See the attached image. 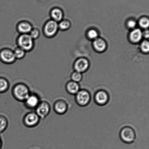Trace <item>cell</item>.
Segmentation results:
<instances>
[{"label": "cell", "instance_id": "obj_1", "mask_svg": "<svg viewBox=\"0 0 149 149\" xmlns=\"http://www.w3.org/2000/svg\"><path fill=\"white\" fill-rule=\"evenodd\" d=\"M11 93L13 97L15 100L23 103L31 92L27 85L23 83H19L13 86Z\"/></svg>", "mask_w": 149, "mask_h": 149}, {"label": "cell", "instance_id": "obj_2", "mask_svg": "<svg viewBox=\"0 0 149 149\" xmlns=\"http://www.w3.org/2000/svg\"><path fill=\"white\" fill-rule=\"evenodd\" d=\"M119 137L121 141L124 143L131 144L135 142L136 140V133L132 127L125 126L121 128L119 132Z\"/></svg>", "mask_w": 149, "mask_h": 149}, {"label": "cell", "instance_id": "obj_3", "mask_svg": "<svg viewBox=\"0 0 149 149\" xmlns=\"http://www.w3.org/2000/svg\"><path fill=\"white\" fill-rule=\"evenodd\" d=\"M17 43L19 47L29 52L33 50L34 47V41L29 34H21L17 37Z\"/></svg>", "mask_w": 149, "mask_h": 149}, {"label": "cell", "instance_id": "obj_4", "mask_svg": "<svg viewBox=\"0 0 149 149\" xmlns=\"http://www.w3.org/2000/svg\"><path fill=\"white\" fill-rule=\"evenodd\" d=\"M76 103L79 106L85 107L90 104L91 95L90 92L86 89H81L75 95Z\"/></svg>", "mask_w": 149, "mask_h": 149}, {"label": "cell", "instance_id": "obj_5", "mask_svg": "<svg viewBox=\"0 0 149 149\" xmlns=\"http://www.w3.org/2000/svg\"><path fill=\"white\" fill-rule=\"evenodd\" d=\"M40 120L36 112L31 111L24 115L23 119V122L26 127L33 128L39 125Z\"/></svg>", "mask_w": 149, "mask_h": 149}, {"label": "cell", "instance_id": "obj_6", "mask_svg": "<svg viewBox=\"0 0 149 149\" xmlns=\"http://www.w3.org/2000/svg\"><path fill=\"white\" fill-rule=\"evenodd\" d=\"M59 30L58 23L50 20L45 23L43 26V31L44 34L46 37L51 38L56 36Z\"/></svg>", "mask_w": 149, "mask_h": 149}, {"label": "cell", "instance_id": "obj_7", "mask_svg": "<svg viewBox=\"0 0 149 149\" xmlns=\"http://www.w3.org/2000/svg\"><path fill=\"white\" fill-rule=\"evenodd\" d=\"M35 110L41 119H44L50 113L51 105L46 101H41Z\"/></svg>", "mask_w": 149, "mask_h": 149}, {"label": "cell", "instance_id": "obj_8", "mask_svg": "<svg viewBox=\"0 0 149 149\" xmlns=\"http://www.w3.org/2000/svg\"><path fill=\"white\" fill-rule=\"evenodd\" d=\"M110 97L108 92L104 90H99L95 92L93 96L95 103L98 106H104L109 102Z\"/></svg>", "mask_w": 149, "mask_h": 149}, {"label": "cell", "instance_id": "obj_9", "mask_svg": "<svg viewBox=\"0 0 149 149\" xmlns=\"http://www.w3.org/2000/svg\"><path fill=\"white\" fill-rule=\"evenodd\" d=\"M53 108L54 111L56 114L63 115L68 112L69 106L68 102L65 99H59L54 102Z\"/></svg>", "mask_w": 149, "mask_h": 149}, {"label": "cell", "instance_id": "obj_10", "mask_svg": "<svg viewBox=\"0 0 149 149\" xmlns=\"http://www.w3.org/2000/svg\"><path fill=\"white\" fill-rule=\"evenodd\" d=\"M16 59L14 52L11 50L5 48L0 51V60L4 64L14 63Z\"/></svg>", "mask_w": 149, "mask_h": 149}, {"label": "cell", "instance_id": "obj_11", "mask_svg": "<svg viewBox=\"0 0 149 149\" xmlns=\"http://www.w3.org/2000/svg\"><path fill=\"white\" fill-rule=\"evenodd\" d=\"M40 101L38 95L36 93L31 92L23 103L27 108L33 110L36 108Z\"/></svg>", "mask_w": 149, "mask_h": 149}, {"label": "cell", "instance_id": "obj_12", "mask_svg": "<svg viewBox=\"0 0 149 149\" xmlns=\"http://www.w3.org/2000/svg\"><path fill=\"white\" fill-rule=\"evenodd\" d=\"M17 30L21 34H29L33 29L31 23L27 21H22L17 24Z\"/></svg>", "mask_w": 149, "mask_h": 149}, {"label": "cell", "instance_id": "obj_13", "mask_svg": "<svg viewBox=\"0 0 149 149\" xmlns=\"http://www.w3.org/2000/svg\"><path fill=\"white\" fill-rule=\"evenodd\" d=\"M88 61L86 58H81L78 59L74 64V68L76 71L80 73L84 72L88 68Z\"/></svg>", "mask_w": 149, "mask_h": 149}, {"label": "cell", "instance_id": "obj_14", "mask_svg": "<svg viewBox=\"0 0 149 149\" xmlns=\"http://www.w3.org/2000/svg\"><path fill=\"white\" fill-rule=\"evenodd\" d=\"M65 90L67 92L72 95H75L80 90V85L78 83L72 81L67 83L65 85Z\"/></svg>", "mask_w": 149, "mask_h": 149}, {"label": "cell", "instance_id": "obj_15", "mask_svg": "<svg viewBox=\"0 0 149 149\" xmlns=\"http://www.w3.org/2000/svg\"><path fill=\"white\" fill-rule=\"evenodd\" d=\"M50 16L52 18L51 20L59 23L63 20V11L60 8H54L50 11Z\"/></svg>", "mask_w": 149, "mask_h": 149}, {"label": "cell", "instance_id": "obj_16", "mask_svg": "<svg viewBox=\"0 0 149 149\" xmlns=\"http://www.w3.org/2000/svg\"><path fill=\"white\" fill-rule=\"evenodd\" d=\"M93 46L96 50L102 52L105 50L107 47L106 42L101 38H97L95 39L93 43Z\"/></svg>", "mask_w": 149, "mask_h": 149}, {"label": "cell", "instance_id": "obj_17", "mask_svg": "<svg viewBox=\"0 0 149 149\" xmlns=\"http://www.w3.org/2000/svg\"><path fill=\"white\" fill-rule=\"evenodd\" d=\"M143 36V33L141 29H136L131 32L130 37L132 42L137 43L141 40Z\"/></svg>", "mask_w": 149, "mask_h": 149}, {"label": "cell", "instance_id": "obj_18", "mask_svg": "<svg viewBox=\"0 0 149 149\" xmlns=\"http://www.w3.org/2000/svg\"><path fill=\"white\" fill-rule=\"evenodd\" d=\"M10 88L9 82L8 80L3 77H0V93L7 92Z\"/></svg>", "mask_w": 149, "mask_h": 149}, {"label": "cell", "instance_id": "obj_19", "mask_svg": "<svg viewBox=\"0 0 149 149\" xmlns=\"http://www.w3.org/2000/svg\"><path fill=\"white\" fill-rule=\"evenodd\" d=\"M8 121L6 117L0 115V134L5 131L8 128Z\"/></svg>", "mask_w": 149, "mask_h": 149}, {"label": "cell", "instance_id": "obj_20", "mask_svg": "<svg viewBox=\"0 0 149 149\" xmlns=\"http://www.w3.org/2000/svg\"><path fill=\"white\" fill-rule=\"evenodd\" d=\"M16 59H23L25 56L26 52L19 47L16 48L13 51Z\"/></svg>", "mask_w": 149, "mask_h": 149}, {"label": "cell", "instance_id": "obj_21", "mask_svg": "<svg viewBox=\"0 0 149 149\" xmlns=\"http://www.w3.org/2000/svg\"><path fill=\"white\" fill-rule=\"evenodd\" d=\"M59 30L62 31L68 30L71 26V23L69 20H63L58 23Z\"/></svg>", "mask_w": 149, "mask_h": 149}, {"label": "cell", "instance_id": "obj_22", "mask_svg": "<svg viewBox=\"0 0 149 149\" xmlns=\"http://www.w3.org/2000/svg\"><path fill=\"white\" fill-rule=\"evenodd\" d=\"M82 75L81 73L75 71L72 73L71 75V79L72 81L76 83L80 82L82 80Z\"/></svg>", "mask_w": 149, "mask_h": 149}, {"label": "cell", "instance_id": "obj_23", "mask_svg": "<svg viewBox=\"0 0 149 149\" xmlns=\"http://www.w3.org/2000/svg\"><path fill=\"white\" fill-rule=\"evenodd\" d=\"M31 37L33 40L38 38L40 36V30L39 29L37 28H33L32 29L31 31L29 33Z\"/></svg>", "mask_w": 149, "mask_h": 149}, {"label": "cell", "instance_id": "obj_24", "mask_svg": "<svg viewBox=\"0 0 149 149\" xmlns=\"http://www.w3.org/2000/svg\"><path fill=\"white\" fill-rule=\"evenodd\" d=\"M139 24L143 28L147 29L149 25V20L147 17H143L139 20Z\"/></svg>", "mask_w": 149, "mask_h": 149}, {"label": "cell", "instance_id": "obj_25", "mask_svg": "<svg viewBox=\"0 0 149 149\" xmlns=\"http://www.w3.org/2000/svg\"><path fill=\"white\" fill-rule=\"evenodd\" d=\"M141 50L144 52H148L149 51V43L148 41H143L141 45Z\"/></svg>", "mask_w": 149, "mask_h": 149}, {"label": "cell", "instance_id": "obj_26", "mask_svg": "<svg viewBox=\"0 0 149 149\" xmlns=\"http://www.w3.org/2000/svg\"><path fill=\"white\" fill-rule=\"evenodd\" d=\"M88 36L90 38L92 39H95L97 38L98 34L96 30L92 29L89 31L88 33Z\"/></svg>", "mask_w": 149, "mask_h": 149}, {"label": "cell", "instance_id": "obj_27", "mask_svg": "<svg viewBox=\"0 0 149 149\" xmlns=\"http://www.w3.org/2000/svg\"><path fill=\"white\" fill-rule=\"evenodd\" d=\"M136 23L134 20H130L128 21L127 23V25L130 28L134 29L136 27Z\"/></svg>", "mask_w": 149, "mask_h": 149}, {"label": "cell", "instance_id": "obj_28", "mask_svg": "<svg viewBox=\"0 0 149 149\" xmlns=\"http://www.w3.org/2000/svg\"><path fill=\"white\" fill-rule=\"evenodd\" d=\"M143 36L147 38H148L149 37V31L148 30L146 31H144V34L143 33Z\"/></svg>", "mask_w": 149, "mask_h": 149}, {"label": "cell", "instance_id": "obj_29", "mask_svg": "<svg viewBox=\"0 0 149 149\" xmlns=\"http://www.w3.org/2000/svg\"><path fill=\"white\" fill-rule=\"evenodd\" d=\"M2 146L3 141L1 136H0V149H1L2 148Z\"/></svg>", "mask_w": 149, "mask_h": 149}]
</instances>
